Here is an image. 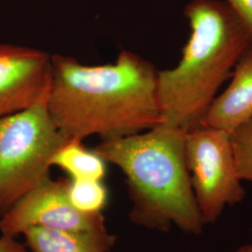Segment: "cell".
Returning a JSON list of instances; mask_svg holds the SVG:
<instances>
[{"label":"cell","instance_id":"cell-2","mask_svg":"<svg viewBox=\"0 0 252 252\" xmlns=\"http://www.w3.org/2000/svg\"><path fill=\"white\" fill-rule=\"evenodd\" d=\"M186 131L161 124L135 135L101 140L94 150L126 176L133 223L199 235L204 221L186 161Z\"/></svg>","mask_w":252,"mask_h":252},{"label":"cell","instance_id":"cell-13","mask_svg":"<svg viewBox=\"0 0 252 252\" xmlns=\"http://www.w3.org/2000/svg\"><path fill=\"white\" fill-rule=\"evenodd\" d=\"M241 19L252 36V0H222Z\"/></svg>","mask_w":252,"mask_h":252},{"label":"cell","instance_id":"cell-12","mask_svg":"<svg viewBox=\"0 0 252 252\" xmlns=\"http://www.w3.org/2000/svg\"><path fill=\"white\" fill-rule=\"evenodd\" d=\"M239 179L252 182V119L231 133Z\"/></svg>","mask_w":252,"mask_h":252},{"label":"cell","instance_id":"cell-8","mask_svg":"<svg viewBox=\"0 0 252 252\" xmlns=\"http://www.w3.org/2000/svg\"><path fill=\"white\" fill-rule=\"evenodd\" d=\"M229 86L218 94L200 126L234 132L252 119V45L235 64Z\"/></svg>","mask_w":252,"mask_h":252},{"label":"cell","instance_id":"cell-11","mask_svg":"<svg viewBox=\"0 0 252 252\" xmlns=\"http://www.w3.org/2000/svg\"><path fill=\"white\" fill-rule=\"evenodd\" d=\"M67 194L73 207L84 214H100L108 204V189L103 180H69Z\"/></svg>","mask_w":252,"mask_h":252},{"label":"cell","instance_id":"cell-4","mask_svg":"<svg viewBox=\"0 0 252 252\" xmlns=\"http://www.w3.org/2000/svg\"><path fill=\"white\" fill-rule=\"evenodd\" d=\"M47 97L0 119V217L51 178L54 153L70 139L55 125Z\"/></svg>","mask_w":252,"mask_h":252},{"label":"cell","instance_id":"cell-6","mask_svg":"<svg viewBox=\"0 0 252 252\" xmlns=\"http://www.w3.org/2000/svg\"><path fill=\"white\" fill-rule=\"evenodd\" d=\"M69 179L48 180L30 190L0 219V232L16 237L30 227L71 231H106L102 213L84 214L68 199Z\"/></svg>","mask_w":252,"mask_h":252},{"label":"cell","instance_id":"cell-1","mask_svg":"<svg viewBox=\"0 0 252 252\" xmlns=\"http://www.w3.org/2000/svg\"><path fill=\"white\" fill-rule=\"evenodd\" d=\"M48 110L69 138L101 140L135 135L162 124L158 70L123 50L113 63L85 64L54 54Z\"/></svg>","mask_w":252,"mask_h":252},{"label":"cell","instance_id":"cell-10","mask_svg":"<svg viewBox=\"0 0 252 252\" xmlns=\"http://www.w3.org/2000/svg\"><path fill=\"white\" fill-rule=\"evenodd\" d=\"M52 166L62 169L71 180H103L107 174V162L94 149H87L82 140L76 138H70L56 151Z\"/></svg>","mask_w":252,"mask_h":252},{"label":"cell","instance_id":"cell-14","mask_svg":"<svg viewBox=\"0 0 252 252\" xmlns=\"http://www.w3.org/2000/svg\"><path fill=\"white\" fill-rule=\"evenodd\" d=\"M0 252H27L26 244L20 243L16 237L2 234L0 236Z\"/></svg>","mask_w":252,"mask_h":252},{"label":"cell","instance_id":"cell-5","mask_svg":"<svg viewBox=\"0 0 252 252\" xmlns=\"http://www.w3.org/2000/svg\"><path fill=\"white\" fill-rule=\"evenodd\" d=\"M190 184L205 224L215 223L227 206L246 196L234 160L231 133L198 126L186 132Z\"/></svg>","mask_w":252,"mask_h":252},{"label":"cell","instance_id":"cell-7","mask_svg":"<svg viewBox=\"0 0 252 252\" xmlns=\"http://www.w3.org/2000/svg\"><path fill=\"white\" fill-rule=\"evenodd\" d=\"M52 76V55L35 48L0 42V119L45 98Z\"/></svg>","mask_w":252,"mask_h":252},{"label":"cell","instance_id":"cell-3","mask_svg":"<svg viewBox=\"0 0 252 252\" xmlns=\"http://www.w3.org/2000/svg\"><path fill=\"white\" fill-rule=\"evenodd\" d=\"M189 38L179 63L158 70L162 124L189 131L216 98L252 36L239 16L222 0H191L184 8Z\"/></svg>","mask_w":252,"mask_h":252},{"label":"cell","instance_id":"cell-15","mask_svg":"<svg viewBox=\"0 0 252 252\" xmlns=\"http://www.w3.org/2000/svg\"><path fill=\"white\" fill-rule=\"evenodd\" d=\"M236 252H252V245H245L243 247L239 248Z\"/></svg>","mask_w":252,"mask_h":252},{"label":"cell","instance_id":"cell-9","mask_svg":"<svg viewBox=\"0 0 252 252\" xmlns=\"http://www.w3.org/2000/svg\"><path fill=\"white\" fill-rule=\"evenodd\" d=\"M23 235L32 252H109L117 237L106 231H71L30 227Z\"/></svg>","mask_w":252,"mask_h":252}]
</instances>
